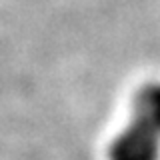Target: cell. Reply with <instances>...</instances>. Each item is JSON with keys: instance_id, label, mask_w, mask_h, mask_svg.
<instances>
[{"instance_id": "1", "label": "cell", "mask_w": 160, "mask_h": 160, "mask_svg": "<svg viewBox=\"0 0 160 160\" xmlns=\"http://www.w3.org/2000/svg\"><path fill=\"white\" fill-rule=\"evenodd\" d=\"M110 160H160V136L138 122H130L110 142Z\"/></svg>"}, {"instance_id": "2", "label": "cell", "mask_w": 160, "mask_h": 160, "mask_svg": "<svg viewBox=\"0 0 160 160\" xmlns=\"http://www.w3.org/2000/svg\"><path fill=\"white\" fill-rule=\"evenodd\" d=\"M132 120L160 136V82L144 84L132 100Z\"/></svg>"}]
</instances>
